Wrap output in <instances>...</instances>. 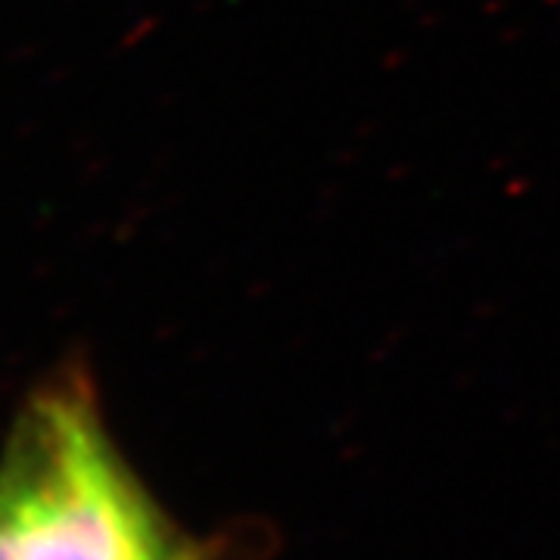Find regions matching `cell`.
Instances as JSON below:
<instances>
[{
	"instance_id": "cell-1",
	"label": "cell",
	"mask_w": 560,
	"mask_h": 560,
	"mask_svg": "<svg viewBox=\"0 0 560 560\" xmlns=\"http://www.w3.org/2000/svg\"><path fill=\"white\" fill-rule=\"evenodd\" d=\"M184 529L121 455L81 371L22 401L0 445V560H246Z\"/></svg>"
}]
</instances>
